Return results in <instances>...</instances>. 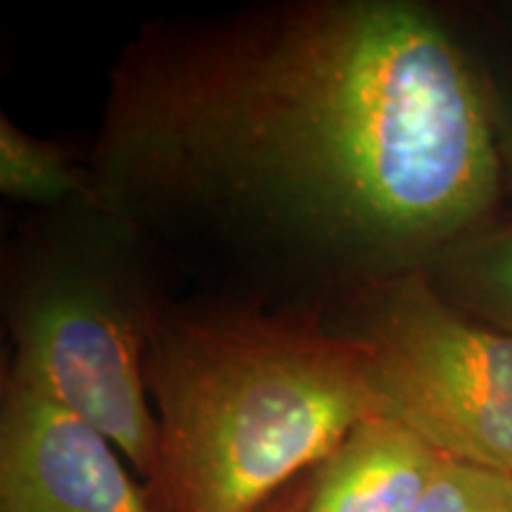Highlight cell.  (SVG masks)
<instances>
[{
	"instance_id": "6da1fadb",
	"label": "cell",
	"mask_w": 512,
	"mask_h": 512,
	"mask_svg": "<svg viewBox=\"0 0 512 512\" xmlns=\"http://www.w3.org/2000/svg\"><path fill=\"white\" fill-rule=\"evenodd\" d=\"M124 200H216L366 254L456 238L501 185L475 72L403 3L280 10L121 64L98 143Z\"/></svg>"
},
{
	"instance_id": "7a4b0ae2",
	"label": "cell",
	"mask_w": 512,
	"mask_h": 512,
	"mask_svg": "<svg viewBox=\"0 0 512 512\" xmlns=\"http://www.w3.org/2000/svg\"><path fill=\"white\" fill-rule=\"evenodd\" d=\"M157 512H261L377 413L368 351L309 320L202 316L145 342Z\"/></svg>"
},
{
	"instance_id": "3957f363",
	"label": "cell",
	"mask_w": 512,
	"mask_h": 512,
	"mask_svg": "<svg viewBox=\"0 0 512 512\" xmlns=\"http://www.w3.org/2000/svg\"><path fill=\"white\" fill-rule=\"evenodd\" d=\"M377 413L441 456L512 475V335L448 306L420 275L377 292L363 332Z\"/></svg>"
},
{
	"instance_id": "277c9868",
	"label": "cell",
	"mask_w": 512,
	"mask_h": 512,
	"mask_svg": "<svg viewBox=\"0 0 512 512\" xmlns=\"http://www.w3.org/2000/svg\"><path fill=\"white\" fill-rule=\"evenodd\" d=\"M8 384L110 439L145 484L155 475L159 422L147 401L143 342L105 297L64 287L34 299L19 320Z\"/></svg>"
},
{
	"instance_id": "5b68a950",
	"label": "cell",
	"mask_w": 512,
	"mask_h": 512,
	"mask_svg": "<svg viewBox=\"0 0 512 512\" xmlns=\"http://www.w3.org/2000/svg\"><path fill=\"white\" fill-rule=\"evenodd\" d=\"M110 439L41 396L5 387L0 512H157Z\"/></svg>"
},
{
	"instance_id": "8992f818",
	"label": "cell",
	"mask_w": 512,
	"mask_h": 512,
	"mask_svg": "<svg viewBox=\"0 0 512 512\" xmlns=\"http://www.w3.org/2000/svg\"><path fill=\"white\" fill-rule=\"evenodd\" d=\"M444 458L401 422L368 415L299 477L302 512H413Z\"/></svg>"
},
{
	"instance_id": "52a82bcc",
	"label": "cell",
	"mask_w": 512,
	"mask_h": 512,
	"mask_svg": "<svg viewBox=\"0 0 512 512\" xmlns=\"http://www.w3.org/2000/svg\"><path fill=\"white\" fill-rule=\"evenodd\" d=\"M0 190L22 202H60L86 192L88 183L62 150L0 119Z\"/></svg>"
},
{
	"instance_id": "ba28073f",
	"label": "cell",
	"mask_w": 512,
	"mask_h": 512,
	"mask_svg": "<svg viewBox=\"0 0 512 512\" xmlns=\"http://www.w3.org/2000/svg\"><path fill=\"white\" fill-rule=\"evenodd\" d=\"M413 512H512V475L444 458Z\"/></svg>"
},
{
	"instance_id": "9c48e42d",
	"label": "cell",
	"mask_w": 512,
	"mask_h": 512,
	"mask_svg": "<svg viewBox=\"0 0 512 512\" xmlns=\"http://www.w3.org/2000/svg\"><path fill=\"white\" fill-rule=\"evenodd\" d=\"M456 271L472 302L512 335V233L463 249Z\"/></svg>"
},
{
	"instance_id": "30bf717a",
	"label": "cell",
	"mask_w": 512,
	"mask_h": 512,
	"mask_svg": "<svg viewBox=\"0 0 512 512\" xmlns=\"http://www.w3.org/2000/svg\"><path fill=\"white\" fill-rule=\"evenodd\" d=\"M261 512H302V496H299V479L280 491Z\"/></svg>"
}]
</instances>
